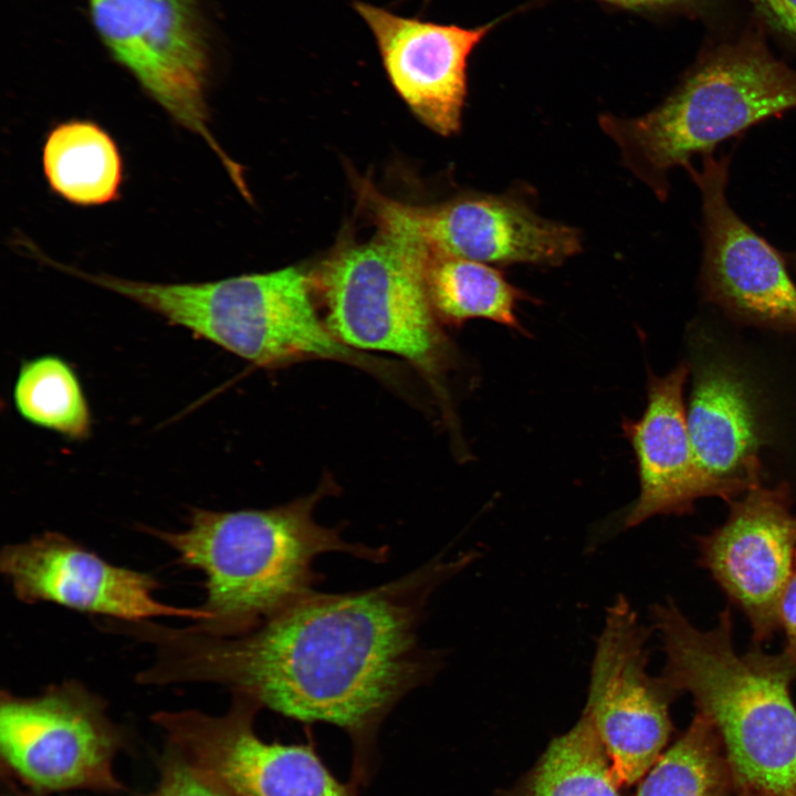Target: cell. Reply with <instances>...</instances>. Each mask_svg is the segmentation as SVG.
<instances>
[{
	"mask_svg": "<svg viewBox=\"0 0 796 796\" xmlns=\"http://www.w3.org/2000/svg\"><path fill=\"white\" fill-rule=\"evenodd\" d=\"M478 555L440 554L368 589L315 590L235 637L148 624L143 637L158 646L157 659L137 680L217 683L284 716L338 726L354 744L362 779L385 718L442 668L441 652L419 637L430 597Z\"/></svg>",
	"mask_w": 796,
	"mask_h": 796,
	"instance_id": "6da1fadb",
	"label": "cell"
},
{
	"mask_svg": "<svg viewBox=\"0 0 796 796\" xmlns=\"http://www.w3.org/2000/svg\"><path fill=\"white\" fill-rule=\"evenodd\" d=\"M335 486L327 479L311 494L270 509H192L186 528L177 532L147 527L176 552L179 563L206 577L200 608L208 617L187 628L214 637L259 628L315 591L320 575L313 563L322 554L386 561L387 547L347 542L339 527L315 521V506Z\"/></svg>",
	"mask_w": 796,
	"mask_h": 796,
	"instance_id": "7a4b0ae2",
	"label": "cell"
},
{
	"mask_svg": "<svg viewBox=\"0 0 796 796\" xmlns=\"http://www.w3.org/2000/svg\"><path fill=\"white\" fill-rule=\"evenodd\" d=\"M666 666L661 677L689 692L721 740L744 796H796V709L789 684L796 658L754 646L735 651L729 609L713 629H696L669 600L651 609Z\"/></svg>",
	"mask_w": 796,
	"mask_h": 796,
	"instance_id": "3957f363",
	"label": "cell"
},
{
	"mask_svg": "<svg viewBox=\"0 0 796 796\" xmlns=\"http://www.w3.org/2000/svg\"><path fill=\"white\" fill-rule=\"evenodd\" d=\"M73 275L258 366L327 359L380 376L388 373L381 362L332 334L318 311L313 274L300 266L189 283L135 281L78 269Z\"/></svg>",
	"mask_w": 796,
	"mask_h": 796,
	"instance_id": "277c9868",
	"label": "cell"
},
{
	"mask_svg": "<svg viewBox=\"0 0 796 796\" xmlns=\"http://www.w3.org/2000/svg\"><path fill=\"white\" fill-rule=\"evenodd\" d=\"M796 108V71L757 33L704 54L675 90L648 113L600 117L627 167L664 201L672 169L768 118Z\"/></svg>",
	"mask_w": 796,
	"mask_h": 796,
	"instance_id": "5b68a950",
	"label": "cell"
},
{
	"mask_svg": "<svg viewBox=\"0 0 796 796\" xmlns=\"http://www.w3.org/2000/svg\"><path fill=\"white\" fill-rule=\"evenodd\" d=\"M425 265L378 233L336 250L313 277L323 318L342 344L402 357L438 392L450 344L428 294Z\"/></svg>",
	"mask_w": 796,
	"mask_h": 796,
	"instance_id": "8992f818",
	"label": "cell"
},
{
	"mask_svg": "<svg viewBox=\"0 0 796 796\" xmlns=\"http://www.w3.org/2000/svg\"><path fill=\"white\" fill-rule=\"evenodd\" d=\"M94 28L113 59L178 125L213 150L238 188L242 168L210 129V53L197 0H87Z\"/></svg>",
	"mask_w": 796,
	"mask_h": 796,
	"instance_id": "52a82bcc",
	"label": "cell"
},
{
	"mask_svg": "<svg viewBox=\"0 0 796 796\" xmlns=\"http://www.w3.org/2000/svg\"><path fill=\"white\" fill-rule=\"evenodd\" d=\"M360 195L378 233L425 261L452 255L491 265H558L582 250L578 230L543 218L513 195L471 193L417 206L365 182Z\"/></svg>",
	"mask_w": 796,
	"mask_h": 796,
	"instance_id": "ba28073f",
	"label": "cell"
},
{
	"mask_svg": "<svg viewBox=\"0 0 796 796\" xmlns=\"http://www.w3.org/2000/svg\"><path fill=\"white\" fill-rule=\"evenodd\" d=\"M0 699L2 762L29 788L111 794L124 789L114 773L124 734L97 694L77 681H65L35 696L2 691Z\"/></svg>",
	"mask_w": 796,
	"mask_h": 796,
	"instance_id": "9c48e42d",
	"label": "cell"
},
{
	"mask_svg": "<svg viewBox=\"0 0 796 796\" xmlns=\"http://www.w3.org/2000/svg\"><path fill=\"white\" fill-rule=\"evenodd\" d=\"M261 708L233 694L229 710L160 711L153 721L168 746L229 796H357L338 781L312 744L263 741L254 730Z\"/></svg>",
	"mask_w": 796,
	"mask_h": 796,
	"instance_id": "30bf717a",
	"label": "cell"
},
{
	"mask_svg": "<svg viewBox=\"0 0 796 796\" xmlns=\"http://www.w3.org/2000/svg\"><path fill=\"white\" fill-rule=\"evenodd\" d=\"M648 629L622 595L608 607L591 660L584 712L621 785L639 781L661 755L678 693L648 672Z\"/></svg>",
	"mask_w": 796,
	"mask_h": 796,
	"instance_id": "8fae6325",
	"label": "cell"
},
{
	"mask_svg": "<svg viewBox=\"0 0 796 796\" xmlns=\"http://www.w3.org/2000/svg\"><path fill=\"white\" fill-rule=\"evenodd\" d=\"M684 170L701 198L700 279L706 297L743 320L796 327V285L783 255L756 233L727 198L731 154L701 157Z\"/></svg>",
	"mask_w": 796,
	"mask_h": 796,
	"instance_id": "7c38bea8",
	"label": "cell"
},
{
	"mask_svg": "<svg viewBox=\"0 0 796 796\" xmlns=\"http://www.w3.org/2000/svg\"><path fill=\"white\" fill-rule=\"evenodd\" d=\"M0 567L17 598L27 604L54 603L128 622L155 617L201 621L208 617L200 607L157 600L158 582L151 575L111 564L56 532L3 547Z\"/></svg>",
	"mask_w": 796,
	"mask_h": 796,
	"instance_id": "4fadbf2b",
	"label": "cell"
},
{
	"mask_svg": "<svg viewBox=\"0 0 796 796\" xmlns=\"http://www.w3.org/2000/svg\"><path fill=\"white\" fill-rule=\"evenodd\" d=\"M795 551L796 517L785 485L752 488L732 503L726 522L700 541L702 565L745 612L756 643L781 627Z\"/></svg>",
	"mask_w": 796,
	"mask_h": 796,
	"instance_id": "5bb4252c",
	"label": "cell"
},
{
	"mask_svg": "<svg viewBox=\"0 0 796 796\" xmlns=\"http://www.w3.org/2000/svg\"><path fill=\"white\" fill-rule=\"evenodd\" d=\"M376 41L388 78L411 112L433 132L461 126L468 59L492 24L463 28L396 14L356 1Z\"/></svg>",
	"mask_w": 796,
	"mask_h": 796,
	"instance_id": "9a60e30c",
	"label": "cell"
},
{
	"mask_svg": "<svg viewBox=\"0 0 796 796\" xmlns=\"http://www.w3.org/2000/svg\"><path fill=\"white\" fill-rule=\"evenodd\" d=\"M687 374L681 364L663 377H653L641 418L624 425L637 458L640 484L624 521L627 528L657 515L687 512L701 496H719L692 448L683 404Z\"/></svg>",
	"mask_w": 796,
	"mask_h": 796,
	"instance_id": "2e32d148",
	"label": "cell"
},
{
	"mask_svg": "<svg viewBox=\"0 0 796 796\" xmlns=\"http://www.w3.org/2000/svg\"><path fill=\"white\" fill-rule=\"evenodd\" d=\"M687 420L698 464L720 498L732 501L758 485L755 415L746 388L733 371L710 365L698 373Z\"/></svg>",
	"mask_w": 796,
	"mask_h": 796,
	"instance_id": "e0dca14e",
	"label": "cell"
},
{
	"mask_svg": "<svg viewBox=\"0 0 796 796\" xmlns=\"http://www.w3.org/2000/svg\"><path fill=\"white\" fill-rule=\"evenodd\" d=\"M42 168L52 192L72 205L96 207L121 197L123 156L112 135L93 121L54 125L42 147Z\"/></svg>",
	"mask_w": 796,
	"mask_h": 796,
	"instance_id": "ac0fdd59",
	"label": "cell"
},
{
	"mask_svg": "<svg viewBox=\"0 0 796 796\" xmlns=\"http://www.w3.org/2000/svg\"><path fill=\"white\" fill-rule=\"evenodd\" d=\"M425 279L432 307L442 324L489 320L523 332L516 310L524 294L491 264L452 256L427 259Z\"/></svg>",
	"mask_w": 796,
	"mask_h": 796,
	"instance_id": "d6986e66",
	"label": "cell"
},
{
	"mask_svg": "<svg viewBox=\"0 0 796 796\" xmlns=\"http://www.w3.org/2000/svg\"><path fill=\"white\" fill-rule=\"evenodd\" d=\"M612 764L589 716L583 711L555 737L515 796H621Z\"/></svg>",
	"mask_w": 796,
	"mask_h": 796,
	"instance_id": "ffe728a7",
	"label": "cell"
},
{
	"mask_svg": "<svg viewBox=\"0 0 796 796\" xmlns=\"http://www.w3.org/2000/svg\"><path fill=\"white\" fill-rule=\"evenodd\" d=\"M731 781L719 734L699 712L647 772L636 796H727Z\"/></svg>",
	"mask_w": 796,
	"mask_h": 796,
	"instance_id": "44dd1931",
	"label": "cell"
},
{
	"mask_svg": "<svg viewBox=\"0 0 796 796\" xmlns=\"http://www.w3.org/2000/svg\"><path fill=\"white\" fill-rule=\"evenodd\" d=\"M13 402L28 422L69 439H85L91 432L92 417L81 381L59 356H39L20 366Z\"/></svg>",
	"mask_w": 796,
	"mask_h": 796,
	"instance_id": "7402d4cb",
	"label": "cell"
},
{
	"mask_svg": "<svg viewBox=\"0 0 796 796\" xmlns=\"http://www.w3.org/2000/svg\"><path fill=\"white\" fill-rule=\"evenodd\" d=\"M147 796H229L175 750L168 753L159 764V782Z\"/></svg>",
	"mask_w": 796,
	"mask_h": 796,
	"instance_id": "603a6c76",
	"label": "cell"
},
{
	"mask_svg": "<svg viewBox=\"0 0 796 796\" xmlns=\"http://www.w3.org/2000/svg\"><path fill=\"white\" fill-rule=\"evenodd\" d=\"M779 624L786 635L784 650L796 658V551L793 572L781 601Z\"/></svg>",
	"mask_w": 796,
	"mask_h": 796,
	"instance_id": "cb8c5ba5",
	"label": "cell"
},
{
	"mask_svg": "<svg viewBox=\"0 0 796 796\" xmlns=\"http://www.w3.org/2000/svg\"><path fill=\"white\" fill-rule=\"evenodd\" d=\"M768 20L796 39V0H757Z\"/></svg>",
	"mask_w": 796,
	"mask_h": 796,
	"instance_id": "d4e9b609",
	"label": "cell"
},
{
	"mask_svg": "<svg viewBox=\"0 0 796 796\" xmlns=\"http://www.w3.org/2000/svg\"><path fill=\"white\" fill-rule=\"evenodd\" d=\"M604 1L611 2V3L618 4V6L629 7V8H638V7L664 4V3L674 2L678 0H604Z\"/></svg>",
	"mask_w": 796,
	"mask_h": 796,
	"instance_id": "484cf974",
	"label": "cell"
},
{
	"mask_svg": "<svg viewBox=\"0 0 796 796\" xmlns=\"http://www.w3.org/2000/svg\"><path fill=\"white\" fill-rule=\"evenodd\" d=\"M794 263L796 264V252L793 254Z\"/></svg>",
	"mask_w": 796,
	"mask_h": 796,
	"instance_id": "4316f807",
	"label": "cell"
}]
</instances>
